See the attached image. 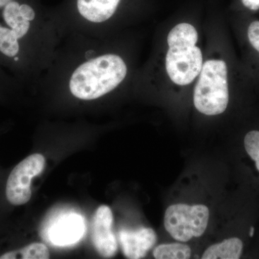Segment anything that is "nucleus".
Instances as JSON below:
<instances>
[{"instance_id":"nucleus-18","label":"nucleus","mask_w":259,"mask_h":259,"mask_svg":"<svg viewBox=\"0 0 259 259\" xmlns=\"http://www.w3.org/2000/svg\"><path fill=\"white\" fill-rule=\"evenodd\" d=\"M11 1H13V0H0V9H1V8H4L5 5Z\"/></svg>"},{"instance_id":"nucleus-15","label":"nucleus","mask_w":259,"mask_h":259,"mask_svg":"<svg viewBox=\"0 0 259 259\" xmlns=\"http://www.w3.org/2000/svg\"><path fill=\"white\" fill-rule=\"evenodd\" d=\"M245 151L250 158L255 162V166L259 171V131H251L245 136Z\"/></svg>"},{"instance_id":"nucleus-8","label":"nucleus","mask_w":259,"mask_h":259,"mask_svg":"<svg viewBox=\"0 0 259 259\" xmlns=\"http://www.w3.org/2000/svg\"><path fill=\"white\" fill-rule=\"evenodd\" d=\"M121 0H73L81 18L92 23H102L115 15Z\"/></svg>"},{"instance_id":"nucleus-17","label":"nucleus","mask_w":259,"mask_h":259,"mask_svg":"<svg viewBox=\"0 0 259 259\" xmlns=\"http://www.w3.org/2000/svg\"><path fill=\"white\" fill-rule=\"evenodd\" d=\"M241 3L246 9L250 11L259 10V0H241Z\"/></svg>"},{"instance_id":"nucleus-2","label":"nucleus","mask_w":259,"mask_h":259,"mask_svg":"<svg viewBox=\"0 0 259 259\" xmlns=\"http://www.w3.org/2000/svg\"><path fill=\"white\" fill-rule=\"evenodd\" d=\"M198 34L188 23L176 25L168 33L166 69L174 83L184 86L197 77L202 67V54L196 47Z\"/></svg>"},{"instance_id":"nucleus-1","label":"nucleus","mask_w":259,"mask_h":259,"mask_svg":"<svg viewBox=\"0 0 259 259\" xmlns=\"http://www.w3.org/2000/svg\"><path fill=\"white\" fill-rule=\"evenodd\" d=\"M126 75L127 66L120 56H97L74 70L69 80L70 92L80 100H96L115 90Z\"/></svg>"},{"instance_id":"nucleus-12","label":"nucleus","mask_w":259,"mask_h":259,"mask_svg":"<svg viewBox=\"0 0 259 259\" xmlns=\"http://www.w3.org/2000/svg\"><path fill=\"white\" fill-rule=\"evenodd\" d=\"M50 258L49 248L44 243H33L21 249L8 252L0 259H47Z\"/></svg>"},{"instance_id":"nucleus-3","label":"nucleus","mask_w":259,"mask_h":259,"mask_svg":"<svg viewBox=\"0 0 259 259\" xmlns=\"http://www.w3.org/2000/svg\"><path fill=\"white\" fill-rule=\"evenodd\" d=\"M229 102L228 67L221 60H209L202 65L194 92L197 110L207 115L226 111Z\"/></svg>"},{"instance_id":"nucleus-11","label":"nucleus","mask_w":259,"mask_h":259,"mask_svg":"<svg viewBox=\"0 0 259 259\" xmlns=\"http://www.w3.org/2000/svg\"><path fill=\"white\" fill-rule=\"evenodd\" d=\"M241 239L231 238L207 248L202 255L203 259H238L243 251Z\"/></svg>"},{"instance_id":"nucleus-6","label":"nucleus","mask_w":259,"mask_h":259,"mask_svg":"<svg viewBox=\"0 0 259 259\" xmlns=\"http://www.w3.org/2000/svg\"><path fill=\"white\" fill-rule=\"evenodd\" d=\"M113 214L107 205H101L94 214L92 240L95 249L104 258H111L117 251V240L112 231Z\"/></svg>"},{"instance_id":"nucleus-9","label":"nucleus","mask_w":259,"mask_h":259,"mask_svg":"<svg viewBox=\"0 0 259 259\" xmlns=\"http://www.w3.org/2000/svg\"><path fill=\"white\" fill-rule=\"evenodd\" d=\"M83 224L77 214L63 216L51 228V241L54 244L66 245L75 243L83 234Z\"/></svg>"},{"instance_id":"nucleus-19","label":"nucleus","mask_w":259,"mask_h":259,"mask_svg":"<svg viewBox=\"0 0 259 259\" xmlns=\"http://www.w3.org/2000/svg\"><path fill=\"white\" fill-rule=\"evenodd\" d=\"M253 234H254V228L253 227H251V228H250V231L249 233V235L250 237H253Z\"/></svg>"},{"instance_id":"nucleus-5","label":"nucleus","mask_w":259,"mask_h":259,"mask_svg":"<svg viewBox=\"0 0 259 259\" xmlns=\"http://www.w3.org/2000/svg\"><path fill=\"white\" fill-rule=\"evenodd\" d=\"M45 166V157L40 153H34L13 168L6 185L7 198L10 203L23 205L30 201L32 180L44 171Z\"/></svg>"},{"instance_id":"nucleus-7","label":"nucleus","mask_w":259,"mask_h":259,"mask_svg":"<svg viewBox=\"0 0 259 259\" xmlns=\"http://www.w3.org/2000/svg\"><path fill=\"white\" fill-rule=\"evenodd\" d=\"M119 238L124 255L131 259L144 258L157 241L156 233L148 228L122 230Z\"/></svg>"},{"instance_id":"nucleus-4","label":"nucleus","mask_w":259,"mask_h":259,"mask_svg":"<svg viewBox=\"0 0 259 259\" xmlns=\"http://www.w3.org/2000/svg\"><path fill=\"white\" fill-rule=\"evenodd\" d=\"M209 217V209L203 204H173L165 212L164 226L172 238L187 242L204 234Z\"/></svg>"},{"instance_id":"nucleus-14","label":"nucleus","mask_w":259,"mask_h":259,"mask_svg":"<svg viewBox=\"0 0 259 259\" xmlns=\"http://www.w3.org/2000/svg\"><path fill=\"white\" fill-rule=\"evenodd\" d=\"M20 3L13 0L3 8V19H4L5 23L10 28H13L17 23H20L22 20H25L20 13Z\"/></svg>"},{"instance_id":"nucleus-16","label":"nucleus","mask_w":259,"mask_h":259,"mask_svg":"<svg viewBox=\"0 0 259 259\" xmlns=\"http://www.w3.org/2000/svg\"><path fill=\"white\" fill-rule=\"evenodd\" d=\"M246 35L250 47L259 55V20H253L248 24Z\"/></svg>"},{"instance_id":"nucleus-13","label":"nucleus","mask_w":259,"mask_h":259,"mask_svg":"<svg viewBox=\"0 0 259 259\" xmlns=\"http://www.w3.org/2000/svg\"><path fill=\"white\" fill-rule=\"evenodd\" d=\"M191 254L190 247L180 243L158 245L153 250V256L157 259H187L190 258Z\"/></svg>"},{"instance_id":"nucleus-10","label":"nucleus","mask_w":259,"mask_h":259,"mask_svg":"<svg viewBox=\"0 0 259 259\" xmlns=\"http://www.w3.org/2000/svg\"><path fill=\"white\" fill-rule=\"evenodd\" d=\"M30 22L22 20L13 28L0 25V52L8 57H15L20 51L19 39L23 38L28 33Z\"/></svg>"}]
</instances>
